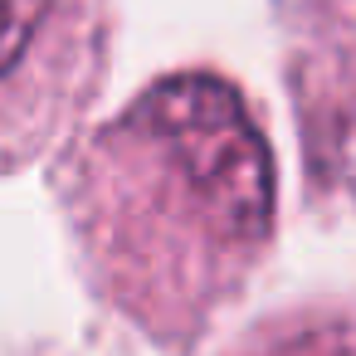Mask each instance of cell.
I'll list each match as a JSON object with an SVG mask.
<instances>
[{"instance_id": "6da1fadb", "label": "cell", "mask_w": 356, "mask_h": 356, "mask_svg": "<svg viewBox=\"0 0 356 356\" xmlns=\"http://www.w3.org/2000/svg\"><path fill=\"white\" fill-rule=\"evenodd\" d=\"M69 210L103 293L156 337H195L273 239V156L229 79L181 69L79 147Z\"/></svg>"}, {"instance_id": "7a4b0ae2", "label": "cell", "mask_w": 356, "mask_h": 356, "mask_svg": "<svg viewBox=\"0 0 356 356\" xmlns=\"http://www.w3.org/2000/svg\"><path fill=\"white\" fill-rule=\"evenodd\" d=\"M113 0H0V171L49 152L93 103Z\"/></svg>"}, {"instance_id": "3957f363", "label": "cell", "mask_w": 356, "mask_h": 356, "mask_svg": "<svg viewBox=\"0 0 356 356\" xmlns=\"http://www.w3.org/2000/svg\"><path fill=\"white\" fill-rule=\"evenodd\" d=\"M249 356H356V317H302L278 327Z\"/></svg>"}]
</instances>
